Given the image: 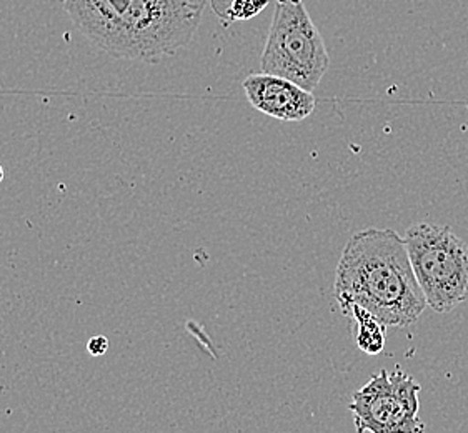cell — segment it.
Returning a JSON list of instances; mask_svg holds the SVG:
<instances>
[{
    "mask_svg": "<svg viewBox=\"0 0 468 433\" xmlns=\"http://www.w3.org/2000/svg\"><path fill=\"white\" fill-rule=\"evenodd\" d=\"M85 37L115 58L159 64L187 48L206 0H64Z\"/></svg>",
    "mask_w": 468,
    "mask_h": 433,
    "instance_id": "1",
    "label": "cell"
},
{
    "mask_svg": "<svg viewBox=\"0 0 468 433\" xmlns=\"http://www.w3.org/2000/svg\"><path fill=\"white\" fill-rule=\"evenodd\" d=\"M334 295L342 313L358 305L387 327L397 329L415 323L429 307L415 279L405 238L390 228H366L346 240Z\"/></svg>",
    "mask_w": 468,
    "mask_h": 433,
    "instance_id": "2",
    "label": "cell"
},
{
    "mask_svg": "<svg viewBox=\"0 0 468 433\" xmlns=\"http://www.w3.org/2000/svg\"><path fill=\"white\" fill-rule=\"evenodd\" d=\"M403 238L431 311L449 313L468 301V245L449 226L420 222Z\"/></svg>",
    "mask_w": 468,
    "mask_h": 433,
    "instance_id": "3",
    "label": "cell"
},
{
    "mask_svg": "<svg viewBox=\"0 0 468 433\" xmlns=\"http://www.w3.org/2000/svg\"><path fill=\"white\" fill-rule=\"evenodd\" d=\"M330 66L325 42L302 0H277L263 48V74L283 77L314 92Z\"/></svg>",
    "mask_w": 468,
    "mask_h": 433,
    "instance_id": "4",
    "label": "cell"
},
{
    "mask_svg": "<svg viewBox=\"0 0 468 433\" xmlns=\"http://www.w3.org/2000/svg\"><path fill=\"white\" fill-rule=\"evenodd\" d=\"M420 384L397 367L380 370L354 392L348 410L354 414L356 432L421 433L427 427L420 420Z\"/></svg>",
    "mask_w": 468,
    "mask_h": 433,
    "instance_id": "5",
    "label": "cell"
},
{
    "mask_svg": "<svg viewBox=\"0 0 468 433\" xmlns=\"http://www.w3.org/2000/svg\"><path fill=\"white\" fill-rule=\"evenodd\" d=\"M247 100L255 111L283 122H302L310 117L317 100L314 94L283 77L252 74L244 80Z\"/></svg>",
    "mask_w": 468,
    "mask_h": 433,
    "instance_id": "6",
    "label": "cell"
},
{
    "mask_svg": "<svg viewBox=\"0 0 468 433\" xmlns=\"http://www.w3.org/2000/svg\"><path fill=\"white\" fill-rule=\"evenodd\" d=\"M346 317L354 319L356 323V345L367 355H378L385 349V329L387 325L378 321L374 313L352 305L348 311L344 313Z\"/></svg>",
    "mask_w": 468,
    "mask_h": 433,
    "instance_id": "7",
    "label": "cell"
},
{
    "mask_svg": "<svg viewBox=\"0 0 468 433\" xmlns=\"http://www.w3.org/2000/svg\"><path fill=\"white\" fill-rule=\"evenodd\" d=\"M271 0H234L227 10V22H240L257 17L261 12L269 7Z\"/></svg>",
    "mask_w": 468,
    "mask_h": 433,
    "instance_id": "8",
    "label": "cell"
},
{
    "mask_svg": "<svg viewBox=\"0 0 468 433\" xmlns=\"http://www.w3.org/2000/svg\"><path fill=\"white\" fill-rule=\"evenodd\" d=\"M109 349V340L105 337H94L89 342V352L94 355V357H101Z\"/></svg>",
    "mask_w": 468,
    "mask_h": 433,
    "instance_id": "9",
    "label": "cell"
},
{
    "mask_svg": "<svg viewBox=\"0 0 468 433\" xmlns=\"http://www.w3.org/2000/svg\"><path fill=\"white\" fill-rule=\"evenodd\" d=\"M234 0H212V5H214V10H216L217 16L220 17V19L225 20V16H227V10L230 7V4H232Z\"/></svg>",
    "mask_w": 468,
    "mask_h": 433,
    "instance_id": "10",
    "label": "cell"
}]
</instances>
